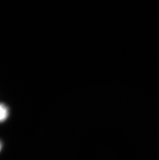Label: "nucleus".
Wrapping results in <instances>:
<instances>
[{
  "label": "nucleus",
  "instance_id": "f257e3e1",
  "mask_svg": "<svg viewBox=\"0 0 159 160\" xmlns=\"http://www.w3.org/2000/svg\"><path fill=\"white\" fill-rule=\"evenodd\" d=\"M8 108L2 103H0V122H2L7 119L8 116Z\"/></svg>",
  "mask_w": 159,
  "mask_h": 160
},
{
  "label": "nucleus",
  "instance_id": "f03ea898",
  "mask_svg": "<svg viewBox=\"0 0 159 160\" xmlns=\"http://www.w3.org/2000/svg\"><path fill=\"white\" fill-rule=\"evenodd\" d=\"M2 148V143L1 142H0V150H1V149Z\"/></svg>",
  "mask_w": 159,
  "mask_h": 160
}]
</instances>
